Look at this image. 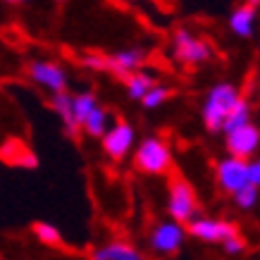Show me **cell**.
Wrapping results in <instances>:
<instances>
[{"label":"cell","mask_w":260,"mask_h":260,"mask_svg":"<svg viewBox=\"0 0 260 260\" xmlns=\"http://www.w3.org/2000/svg\"><path fill=\"white\" fill-rule=\"evenodd\" d=\"M186 229L193 239H201L205 244H222L229 237H237V227L232 222L215 217H193Z\"/></svg>","instance_id":"obj_9"},{"label":"cell","mask_w":260,"mask_h":260,"mask_svg":"<svg viewBox=\"0 0 260 260\" xmlns=\"http://www.w3.org/2000/svg\"><path fill=\"white\" fill-rule=\"evenodd\" d=\"M248 3H251V5H255V8L260 5V0H248Z\"/></svg>","instance_id":"obj_27"},{"label":"cell","mask_w":260,"mask_h":260,"mask_svg":"<svg viewBox=\"0 0 260 260\" xmlns=\"http://www.w3.org/2000/svg\"><path fill=\"white\" fill-rule=\"evenodd\" d=\"M251 122V103L246 101V98H239L237 105L232 108V112L227 115L224 119V126H222V134H227L232 129H237L241 124H248Z\"/></svg>","instance_id":"obj_17"},{"label":"cell","mask_w":260,"mask_h":260,"mask_svg":"<svg viewBox=\"0 0 260 260\" xmlns=\"http://www.w3.org/2000/svg\"><path fill=\"white\" fill-rule=\"evenodd\" d=\"M215 179H217L222 191H227V193L234 196L239 189H244L246 184H251V160L237 158V155H227V158L217 160Z\"/></svg>","instance_id":"obj_3"},{"label":"cell","mask_w":260,"mask_h":260,"mask_svg":"<svg viewBox=\"0 0 260 260\" xmlns=\"http://www.w3.org/2000/svg\"><path fill=\"white\" fill-rule=\"evenodd\" d=\"M15 165L26 167V170H36V167H39V158H36V153H34V150L24 148L22 153H19V158H17Z\"/></svg>","instance_id":"obj_25"},{"label":"cell","mask_w":260,"mask_h":260,"mask_svg":"<svg viewBox=\"0 0 260 260\" xmlns=\"http://www.w3.org/2000/svg\"><path fill=\"white\" fill-rule=\"evenodd\" d=\"M189 229L181 227V222L170 220V222H160L153 227L148 237V246L153 253H162V255H172L181 248L184 244V237H186Z\"/></svg>","instance_id":"obj_6"},{"label":"cell","mask_w":260,"mask_h":260,"mask_svg":"<svg viewBox=\"0 0 260 260\" xmlns=\"http://www.w3.org/2000/svg\"><path fill=\"white\" fill-rule=\"evenodd\" d=\"M153 86H155V79H153L150 72H139L136 70L134 74L126 77V93H129L132 101H141L143 95L148 93Z\"/></svg>","instance_id":"obj_15"},{"label":"cell","mask_w":260,"mask_h":260,"mask_svg":"<svg viewBox=\"0 0 260 260\" xmlns=\"http://www.w3.org/2000/svg\"><path fill=\"white\" fill-rule=\"evenodd\" d=\"M167 98H170V88L158 86V84H155V86L150 88L148 93L141 98V103H143V108H146V110H155V108H160Z\"/></svg>","instance_id":"obj_21"},{"label":"cell","mask_w":260,"mask_h":260,"mask_svg":"<svg viewBox=\"0 0 260 260\" xmlns=\"http://www.w3.org/2000/svg\"><path fill=\"white\" fill-rule=\"evenodd\" d=\"M220 246H222V251L227 253V255H239V253H241V251L246 248L244 239L239 237V234H237V237H229L227 241H222Z\"/></svg>","instance_id":"obj_24"},{"label":"cell","mask_w":260,"mask_h":260,"mask_svg":"<svg viewBox=\"0 0 260 260\" xmlns=\"http://www.w3.org/2000/svg\"><path fill=\"white\" fill-rule=\"evenodd\" d=\"M81 64H84L86 70H93V72H108V57L105 55L88 53V55L81 57Z\"/></svg>","instance_id":"obj_23"},{"label":"cell","mask_w":260,"mask_h":260,"mask_svg":"<svg viewBox=\"0 0 260 260\" xmlns=\"http://www.w3.org/2000/svg\"><path fill=\"white\" fill-rule=\"evenodd\" d=\"M251 181L255 186H260V155L251 158Z\"/></svg>","instance_id":"obj_26"},{"label":"cell","mask_w":260,"mask_h":260,"mask_svg":"<svg viewBox=\"0 0 260 260\" xmlns=\"http://www.w3.org/2000/svg\"><path fill=\"white\" fill-rule=\"evenodd\" d=\"M91 260H146V258L126 241H110L103 248H95L91 253Z\"/></svg>","instance_id":"obj_13"},{"label":"cell","mask_w":260,"mask_h":260,"mask_svg":"<svg viewBox=\"0 0 260 260\" xmlns=\"http://www.w3.org/2000/svg\"><path fill=\"white\" fill-rule=\"evenodd\" d=\"M72 105H74V115H77V119H79V124L84 126L86 117L98 108V101H95V93H91V91H81V93L72 95Z\"/></svg>","instance_id":"obj_18"},{"label":"cell","mask_w":260,"mask_h":260,"mask_svg":"<svg viewBox=\"0 0 260 260\" xmlns=\"http://www.w3.org/2000/svg\"><path fill=\"white\" fill-rule=\"evenodd\" d=\"M134 162L143 174H150V177L165 174L170 170V165H172L170 146L158 136H148V139H143L139 143V148L134 153Z\"/></svg>","instance_id":"obj_2"},{"label":"cell","mask_w":260,"mask_h":260,"mask_svg":"<svg viewBox=\"0 0 260 260\" xmlns=\"http://www.w3.org/2000/svg\"><path fill=\"white\" fill-rule=\"evenodd\" d=\"M229 29L241 36V39H251L253 36V29H255V5H241L232 12L229 17Z\"/></svg>","instance_id":"obj_14"},{"label":"cell","mask_w":260,"mask_h":260,"mask_svg":"<svg viewBox=\"0 0 260 260\" xmlns=\"http://www.w3.org/2000/svg\"><path fill=\"white\" fill-rule=\"evenodd\" d=\"M258 201H260V186H255L253 181L234 193V203H237L239 210H253L258 205Z\"/></svg>","instance_id":"obj_19"},{"label":"cell","mask_w":260,"mask_h":260,"mask_svg":"<svg viewBox=\"0 0 260 260\" xmlns=\"http://www.w3.org/2000/svg\"><path fill=\"white\" fill-rule=\"evenodd\" d=\"M241 98L239 93V88L234 84H229V81H222V84H215L208 95H205V103L203 108H201V117H203V124L208 132H222V126H224V119L227 115L232 112V108L237 105V101Z\"/></svg>","instance_id":"obj_1"},{"label":"cell","mask_w":260,"mask_h":260,"mask_svg":"<svg viewBox=\"0 0 260 260\" xmlns=\"http://www.w3.org/2000/svg\"><path fill=\"white\" fill-rule=\"evenodd\" d=\"M108 129H110V112L98 105L86 117V122H84V132H86L88 136H93V139H103Z\"/></svg>","instance_id":"obj_16"},{"label":"cell","mask_w":260,"mask_h":260,"mask_svg":"<svg viewBox=\"0 0 260 260\" xmlns=\"http://www.w3.org/2000/svg\"><path fill=\"white\" fill-rule=\"evenodd\" d=\"M8 3H22V0H8Z\"/></svg>","instance_id":"obj_28"},{"label":"cell","mask_w":260,"mask_h":260,"mask_svg":"<svg viewBox=\"0 0 260 260\" xmlns=\"http://www.w3.org/2000/svg\"><path fill=\"white\" fill-rule=\"evenodd\" d=\"M26 148V146H22L19 141H15V139H10V141L3 143V160L5 162H10V165H15L17 158H19V153Z\"/></svg>","instance_id":"obj_22"},{"label":"cell","mask_w":260,"mask_h":260,"mask_svg":"<svg viewBox=\"0 0 260 260\" xmlns=\"http://www.w3.org/2000/svg\"><path fill=\"white\" fill-rule=\"evenodd\" d=\"M34 234H36V239H39L41 244L46 246H57L60 244V229L55 227V224H50V222H34Z\"/></svg>","instance_id":"obj_20"},{"label":"cell","mask_w":260,"mask_h":260,"mask_svg":"<svg viewBox=\"0 0 260 260\" xmlns=\"http://www.w3.org/2000/svg\"><path fill=\"white\" fill-rule=\"evenodd\" d=\"M224 146H227L229 155H237V158H246V160L255 158V153L260 148V129L253 122L237 126V129L224 134Z\"/></svg>","instance_id":"obj_8"},{"label":"cell","mask_w":260,"mask_h":260,"mask_svg":"<svg viewBox=\"0 0 260 260\" xmlns=\"http://www.w3.org/2000/svg\"><path fill=\"white\" fill-rule=\"evenodd\" d=\"M53 110H55V115L60 117V122H62L64 126V134L67 136H77V132L81 129L79 119H77V115H74V105H72V95H67V91H60V93H53Z\"/></svg>","instance_id":"obj_12"},{"label":"cell","mask_w":260,"mask_h":260,"mask_svg":"<svg viewBox=\"0 0 260 260\" xmlns=\"http://www.w3.org/2000/svg\"><path fill=\"white\" fill-rule=\"evenodd\" d=\"M29 77L36 81L39 86H43L50 93H60L67 88V74L60 64L55 62H43V60H34L29 64Z\"/></svg>","instance_id":"obj_10"},{"label":"cell","mask_w":260,"mask_h":260,"mask_svg":"<svg viewBox=\"0 0 260 260\" xmlns=\"http://www.w3.org/2000/svg\"><path fill=\"white\" fill-rule=\"evenodd\" d=\"M172 55L177 62L184 64H201L213 57V48L203 39H196L186 29H179L172 39Z\"/></svg>","instance_id":"obj_4"},{"label":"cell","mask_w":260,"mask_h":260,"mask_svg":"<svg viewBox=\"0 0 260 260\" xmlns=\"http://www.w3.org/2000/svg\"><path fill=\"white\" fill-rule=\"evenodd\" d=\"M136 143V132L129 122H115L103 136V153L110 160H124Z\"/></svg>","instance_id":"obj_7"},{"label":"cell","mask_w":260,"mask_h":260,"mask_svg":"<svg viewBox=\"0 0 260 260\" xmlns=\"http://www.w3.org/2000/svg\"><path fill=\"white\" fill-rule=\"evenodd\" d=\"M167 213L170 217L177 222H186L189 224L193 217H198V203H196V193L186 181H172L170 186V196H167Z\"/></svg>","instance_id":"obj_5"},{"label":"cell","mask_w":260,"mask_h":260,"mask_svg":"<svg viewBox=\"0 0 260 260\" xmlns=\"http://www.w3.org/2000/svg\"><path fill=\"white\" fill-rule=\"evenodd\" d=\"M146 60V53L141 48H126V50H119L115 55H108V72L119 77V79H126L129 74H134L139 67Z\"/></svg>","instance_id":"obj_11"}]
</instances>
